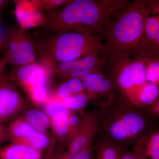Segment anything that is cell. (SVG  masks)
<instances>
[{
  "instance_id": "cell-13",
  "label": "cell",
  "mask_w": 159,
  "mask_h": 159,
  "mask_svg": "<svg viewBox=\"0 0 159 159\" xmlns=\"http://www.w3.org/2000/svg\"><path fill=\"white\" fill-rule=\"evenodd\" d=\"M159 95L158 86L147 81L136 87L126 97L135 105L148 109L156 102Z\"/></svg>"
},
{
  "instance_id": "cell-5",
  "label": "cell",
  "mask_w": 159,
  "mask_h": 159,
  "mask_svg": "<svg viewBox=\"0 0 159 159\" xmlns=\"http://www.w3.org/2000/svg\"><path fill=\"white\" fill-rule=\"evenodd\" d=\"M3 57L12 69L37 62L38 56L31 34L18 25L9 27L3 38Z\"/></svg>"
},
{
  "instance_id": "cell-38",
  "label": "cell",
  "mask_w": 159,
  "mask_h": 159,
  "mask_svg": "<svg viewBox=\"0 0 159 159\" xmlns=\"http://www.w3.org/2000/svg\"><path fill=\"white\" fill-rule=\"evenodd\" d=\"M52 159H58V157H54V158H53Z\"/></svg>"
},
{
  "instance_id": "cell-39",
  "label": "cell",
  "mask_w": 159,
  "mask_h": 159,
  "mask_svg": "<svg viewBox=\"0 0 159 159\" xmlns=\"http://www.w3.org/2000/svg\"><path fill=\"white\" fill-rule=\"evenodd\" d=\"M2 143H3V142H2V140L0 139V144H2Z\"/></svg>"
},
{
  "instance_id": "cell-6",
  "label": "cell",
  "mask_w": 159,
  "mask_h": 159,
  "mask_svg": "<svg viewBox=\"0 0 159 159\" xmlns=\"http://www.w3.org/2000/svg\"><path fill=\"white\" fill-rule=\"evenodd\" d=\"M148 59L118 60L113 76L111 77L117 89L127 97L137 87L147 82L146 70Z\"/></svg>"
},
{
  "instance_id": "cell-17",
  "label": "cell",
  "mask_w": 159,
  "mask_h": 159,
  "mask_svg": "<svg viewBox=\"0 0 159 159\" xmlns=\"http://www.w3.org/2000/svg\"><path fill=\"white\" fill-rule=\"evenodd\" d=\"M69 112L51 118V126L56 136L61 142L69 144L76 133L68 122Z\"/></svg>"
},
{
  "instance_id": "cell-11",
  "label": "cell",
  "mask_w": 159,
  "mask_h": 159,
  "mask_svg": "<svg viewBox=\"0 0 159 159\" xmlns=\"http://www.w3.org/2000/svg\"><path fill=\"white\" fill-rule=\"evenodd\" d=\"M15 4L14 13L18 25L27 30L31 28H38L44 23L43 14L38 11L31 1L16 0Z\"/></svg>"
},
{
  "instance_id": "cell-32",
  "label": "cell",
  "mask_w": 159,
  "mask_h": 159,
  "mask_svg": "<svg viewBox=\"0 0 159 159\" xmlns=\"http://www.w3.org/2000/svg\"><path fill=\"white\" fill-rule=\"evenodd\" d=\"M0 139L3 143L10 140L7 128H6L3 125V123L1 122H0Z\"/></svg>"
},
{
  "instance_id": "cell-29",
  "label": "cell",
  "mask_w": 159,
  "mask_h": 159,
  "mask_svg": "<svg viewBox=\"0 0 159 159\" xmlns=\"http://www.w3.org/2000/svg\"><path fill=\"white\" fill-rule=\"evenodd\" d=\"M150 5L151 7L153 8L154 10L156 12L159 21V2L157 1H149ZM154 54L159 55V26L158 31L157 34L154 49Z\"/></svg>"
},
{
  "instance_id": "cell-19",
  "label": "cell",
  "mask_w": 159,
  "mask_h": 159,
  "mask_svg": "<svg viewBox=\"0 0 159 159\" xmlns=\"http://www.w3.org/2000/svg\"><path fill=\"white\" fill-rule=\"evenodd\" d=\"M9 139L11 142L32 136L36 131L21 117L12 120L8 128Z\"/></svg>"
},
{
  "instance_id": "cell-20",
  "label": "cell",
  "mask_w": 159,
  "mask_h": 159,
  "mask_svg": "<svg viewBox=\"0 0 159 159\" xmlns=\"http://www.w3.org/2000/svg\"><path fill=\"white\" fill-rule=\"evenodd\" d=\"M21 117L37 132L45 133L51 126L50 118L46 113L39 110H28Z\"/></svg>"
},
{
  "instance_id": "cell-2",
  "label": "cell",
  "mask_w": 159,
  "mask_h": 159,
  "mask_svg": "<svg viewBox=\"0 0 159 159\" xmlns=\"http://www.w3.org/2000/svg\"><path fill=\"white\" fill-rule=\"evenodd\" d=\"M128 2L113 0H73L44 14L43 25L35 33L77 32L103 37L107 24L114 12Z\"/></svg>"
},
{
  "instance_id": "cell-23",
  "label": "cell",
  "mask_w": 159,
  "mask_h": 159,
  "mask_svg": "<svg viewBox=\"0 0 159 159\" xmlns=\"http://www.w3.org/2000/svg\"><path fill=\"white\" fill-rule=\"evenodd\" d=\"M89 102V98L86 93L75 94L62 101L63 104L70 111L81 110L85 108Z\"/></svg>"
},
{
  "instance_id": "cell-31",
  "label": "cell",
  "mask_w": 159,
  "mask_h": 159,
  "mask_svg": "<svg viewBox=\"0 0 159 159\" xmlns=\"http://www.w3.org/2000/svg\"><path fill=\"white\" fill-rule=\"evenodd\" d=\"M121 159H146L143 155L138 152L125 150Z\"/></svg>"
},
{
  "instance_id": "cell-9",
  "label": "cell",
  "mask_w": 159,
  "mask_h": 159,
  "mask_svg": "<svg viewBox=\"0 0 159 159\" xmlns=\"http://www.w3.org/2000/svg\"><path fill=\"white\" fill-rule=\"evenodd\" d=\"M6 76L26 93L34 88L48 86L51 78L48 70L38 62L12 69Z\"/></svg>"
},
{
  "instance_id": "cell-33",
  "label": "cell",
  "mask_w": 159,
  "mask_h": 159,
  "mask_svg": "<svg viewBox=\"0 0 159 159\" xmlns=\"http://www.w3.org/2000/svg\"><path fill=\"white\" fill-rule=\"evenodd\" d=\"M147 110L152 115L159 116V95L156 102Z\"/></svg>"
},
{
  "instance_id": "cell-34",
  "label": "cell",
  "mask_w": 159,
  "mask_h": 159,
  "mask_svg": "<svg viewBox=\"0 0 159 159\" xmlns=\"http://www.w3.org/2000/svg\"><path fill=\"white\" fill-rule=\"evenodd\" d=\"M9 64V60L5 57H3L0 59V79L4 75V71L6 66Z\"/></svg>"
},
{
  "instance_id": "cell-21",
  "label": "cell",
  "mask_w": 159,
  "mask_h": 159,
  "mask_svg": "<svg viewBox=\"0 0 159 159\" xmlns=\"http://www.w3.org/2000/svg\"><path fill=\"white\" fill-rule=\"evenodd\" d=\"M12 142L27 145L36 150L43 152L50 145V139L44 133L36 131L32 136Z\"/></svg>"
},
{
  "instance_id": "cell-37",
  "label": "cell",
  "mask_w": 159,
  "mask_h": 159,
  "mask_svg": "<svg viewBox=\"0 0 159 159\" xmlns=\"http://www.w3.org/2000/svg\"><path fill=\"white\" fill-rule=\"evenodd\" d=\"M3 38L2 37L1 35V32H0V49H2V45Z\"/></svg>"
},
{
  "instance_id": "cell-26",
  "label": "cell",
  "mask_w": 159,
  "mask_h": 159,
  "mask_svg": "<svg viewBox=\"0 0 159 159\" xmlns=\"http://www.w3.org/2000/svg\"><path fill=\"white\" fill-rule=\"evenodd\" d=\"M146 80L159 87V60H148Z\"/></svg>"
},
{
  "instance_id": "cell-28",
  "label": "cell",
  "mask_w": 159,
  "mask_h": 159,
  "mask_svg": "<svg viewBox=\"0 0 159 159\" xmlns=\"http://www.w3.org/2000/svg\"><path fill=\"white\" fill-rule=\"evenodd\" d=\"M73 95L86 93L84 86L81 79L78 78H70L66 80Z\"/></svg>"
},
{
  "instance_id": "cell-12",
  "label": "cell",
  "mask_w": 159,
  "mask_h": 159,
  "mask_svg": "<svg viewBox=\"0 0 159 159\" xmlns=\"http://www.w3.org/2000/svg\"><path fill=\"white\" fill-rule=\"evenodd\" d=\"M81 80L89 99L96 98L98 95H110L112 91L117 89L111 78L107 77L101 73L88 74L83 77Z\"/></svg>"
},
{
  "instance_id": "cell-27",
  "label": "cell",
  "mask_w": 159,
  "mask_h": 159,
  "mask_svg": "<svg viewBox=\"0 0 159 159\" xmlns=\"http://www.w3.org/2000/svg\"><path fill=\"white\" fill-rule=\"evenodd\" d=\"M71 93L67 83L66 80L60 84L56 89L51 94V98H54L62 102L64 99L71 97Z\"/></svg>"
},
{
  "instance_id": "cell-35",
  "label": "cell",
  "mask_w": 159,
  "mask_h": 159,
  "mask_svg": "<svg viewBox=\"0 0 159 159\" xmlns=\"http://www.w3.org/2000/svg\"><path fill=\"white\" fill-rule=\"evenodd\" d=\"M9 2V1L0 0V15L2 13L3 10L6 8Z\"/></svg>"
},
{
  "instance_id": "cell-30",
  "label": "cell",
  "mask_w": 159,
  "mask_h": 159,
  "mask_svg": "<svg viewBox=\"0 0 159 159\" xmlns=\"http://www.w3.org/2000/svg\"><path fill=\"white\" fill-rule=\"evenodd\" d=\"M93 145H90L74 155L70 159H91Z\"/></svg>"
},
{
  "instance_id": "cell-14",
  "label": "cell",
  "mask_w": 159,
  "mask_h": 159,
  "mask_svg": "<svg viewBox=\"0 0 159 159\" xmlns=\"http://www.w3.org/2000/svg\"><path fill=\"white\" fill-rule=\"evenodd\" d=\"M43 152L27 145L11 142L0 148V159H43Z\"/></svg>"
},
{
  "instance_id": "cell-8",
  "label": "cell",
  "mask_w": 159,
  "mask_h": 159,
  "mask_svg": "<svg viewBox=\"0 0 159 159\" xmlns=\"http://www.w3.org/2000/svg\"><path fill=\"white\" fill-rule=\"evenodd\" d=\"M28 107V102L15 84L4 75L0 79V122L17 118Z\"/></svg>"
},
{
  "instance_id": "cell-4",
  "label": "cell",
  "mask_w": 159,
  "mask_h": 159,
  "mask_svg": "<svg viewBox=\"0 0 159 159\" xmlns=\"http://www.w3.org/2000/svg\"><path fill=\"white\" fill-rule=\"evenodd\" d=\"M31 36L37 62H65L89 56L107 57L102 37L99 35L66 32L35 33Z\"/></svg>"
},
{
  "instance_id": "cell-36",
  "label": "cell",
  "mask_w": 159,
  "mask_h": 159,
  "mask_svg": "<svg viewBox=\"0 0 159 159\" xmlns=\"http://www.w3.org/2000/svg\"><path fill=\"white\" fill-rule=\"evenodd\" d=\"M57 157H58V159H68L66 157L64 152L60 154V156Z\"/></svg>"
},
{
  "instance_id": "cell-22",
  "label": "cell",
  "mask_w": 159,
  "mask_h": 159,
  "mask_svg": "<svg viewBox=\"0 0 159 159\" xmlns=\"http://www.w3.org/2000/svg\"><path fill=\"white\" fill-rule=\"evenodd\" d=\"M70 2V0H31L32 5L43 14L50 13Z\"/></svg>"
},
{
  "instance_id": "cell-7",
  "label": "cell",
  "mask_w": 159,
  "mask_h": 159,
  "mask_svg": "<svg viewBox=\"0 0 159 159\" xmlns=\"http://www.w3.org/2000/svg\"><path fill=\"white\" fill-rule=\"evenodd\" d=\"M107 57L89 56L65 62L39 63L48 70L51 77L66 80L72 78L81 79L91 73H100V70L107 62Z\"/></svg>"
},
{
  "instance_id": "cell-1",
  "label": "cell",
  "mask_w": 159,
  "mask_h": 159,
  "mask_svg": "<svg viewBox=\"0 0 159 159\" xmlns=\"http://www.w3.org/2000/svg\"><path fill=\"white\" fill-rule=\"evenodd\" d=\"M97 112V137L107 139L125 150L135 147L153 130L148 110L135 105L122 93L112 95Z\"/></svg>"
},
{
  "instance_id": "cell-16",
  "label": "cell",
  "mask_w": 159,
  "mask_h": 159,
  "mask_svg": "<svg viewBox=\"0 0 159 159\" xmlns=\"http://www.w3.org/2000/svg\"><path fill=\"white\" fill-rule=\"evenodd\" d=\"M95 140L97 159H121L125 150L107 139L97 137Z\"/></svg>"
},
{
  "instance_id": "cell-18",
  "label": "cell",
  "mask_w": 159,
  "mask_h": 159,
  "mask_svg": "<svg viewBox=\"0 0 159 159\" xmlns=\"http://www.w3.org/2000/svg\"><path fill=\"white\" fill-rule=\"evenodd\" d=\"M134 147L146 159H159V131L151 132Z\"/></svg>"
},
{
  "instance_id": "cell-24",
  "label": "cell",
  "mask_w": 159,
  "mask_h": 159,
  "mask_svg": "<svg viewBox=\"0 0 159 159\" xmlns=\"http://www.w3.org/2000/svg\"><path fill=\"white\" fill-rule=\"evenodd\" d=\"M27 94L31 101L36 105H45L51 99V94L48 87H39L30 89Z\"/></svg>"
},
{
  "instance_id": "cell-10",
  "label": "cell",
  "mask_w": 159,
  "mask_h": 159,
  "mask_svg": "<svg viewBox=\"0 0 159 159\" xmlns=\"http://www.w3.org/2000/svg\"><path fill=\"white\" fill-rule=\"evenodd\" d=\"M98 130V116L97 110L88 111L82 116L79 128L68 144L66 157L70 159L74 155L93 145Z\"/></svg>"
},
{
  "instance_id": "cell-15",
  "label": "cell",
  "mask_w": 159,
  "mask_h": 159,
  "mask_svg": "<svg viewBox=\"0 0 159 159\" xmlns=\"http://www.w3.org/2000/svg\"><path fill=\"white\" fill-rule=\"evenodd\" d=\"M148 10L145 26V37L142 43L141 52H154L155 44L158 31L159 21L156 11L148 2Z\"/></svg>"
},
{
  "instance_id": "cell-25",
  "label": "cell",
  "mask_w": 159,
  "mask_h": 159,
  "mask_svg": "<svg viewBox=\"0 0 159 159\" xmlns=\"http://www.w3.org/2000/svg\"><path fill=\"white\" fill-rule=\"evenodd\" d=\"M44 105L45 113L50 119L70 112L65 107L62 102L54 98H51Z\"/></svg>"
},
{
  "instance_id": "cell-3",
  "label": "cell",
  "mask_w": 159,
  "mask_h": 159,
  "mask_svg": "<svg viewBox=\"0 0 159 159\" xmlns=\"http://www.w3.org/2000/svg\"><path fill=\"white\" fill-rule=\"evenodd\" d=\"M148 10V2L135 1L111 16L103 35L107 57L116 61L141 52Z\"/></svg>"
}]
</instances>
